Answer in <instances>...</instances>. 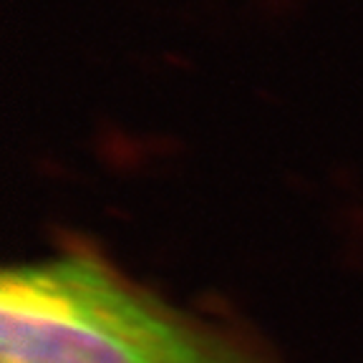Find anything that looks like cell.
Returning <instances> with one entry per match:
<instances>
[{"label": "cell", "instance_id": "1", "mask_svg": "<svg viewBox=\"0 0 363 363\" xmlns=\"http://www.w3.org/2000/svg\"><path fill=\"white\" fill-rule=\"evenodd\" d=\"M3 363H267L238 330L167 303L86 247L8 267Z\"/></svg>", "mask_w": 363, "mask_h": 363}]
</instances>
